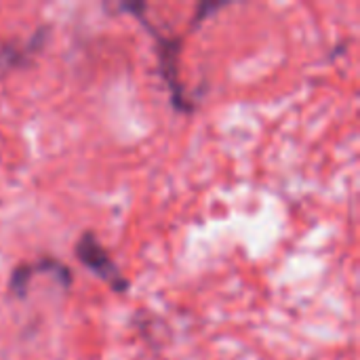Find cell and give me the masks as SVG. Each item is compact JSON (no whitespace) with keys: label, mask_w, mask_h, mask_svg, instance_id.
I'll list each match as a JSON object with an SVG mask.
<instances>
[{"label":"cell","mask_w":360,"mask_h":360,"mask_svg":"<svg viewBox=\"0 0 360 360\" xmlns=\"http://www.w3.org/2000/svg\"><path fill=\"white\" fill-rule=\"evenodd\" d=\"M122 11H131L139 23H143V27L150 32V36L154 38L156 42V53H158V70H160V76L169 89V95H171V101H173V108L181 114H190L194 110V103L190 101L188 97V91L179 78V55H181V38H167L162 36L160 32H156V27L148 21L146 17V4H122Z\"/></svg>","instance_id":"1"},{"label":"cell","mask_w":360,"mask_h":360,"mask_svg":"<svg viewBox=\"0 0 360 360\" xmlns=\"http://www.w3.org/2000/svg\"><path fill=\"white\" fill-rule=\"evenodd\" d=\"M76 257L84 268H89L97 278H101L114 293H127L129 281L122 276L118 266L112 262L108 251L101 247L93 232H84L76 243Z\"/></svg>","instance_id":"2"},{"label":"cell","mask_w":360,"mask_h":360,"mask_svg":"<svg viewBox=\"0 0 360 360\" xmlns=\"http://www.w3.org/2000/svg\"><path fill=\"white\" fill-rule=\"evenodd\" d=\"M36 274H51L63 289H70L72 287V270L61 264L59 259H53V257H40L32 264H23V266H17L8 278V291L11 295L23 300L27 295V287H30V281L32 276Z\"/></svg>","instance_id":"3"},{"label":"cell","mask_w":360,"mask_h":360,"mask_svg":"<svg viewBox=\"0 0 360 360\" xmlns=\"http://www.w3.org/2000/svg\"><path fill=\"white\" fill-rule=\"evenodd\" d=\"M49 38V30H36L25 44H17V42H0V74H6L11 70L23 68L32 61L34 55L40 53V49L44 46Z\"/></svg>","instance_id":"4"}]
</instances>
